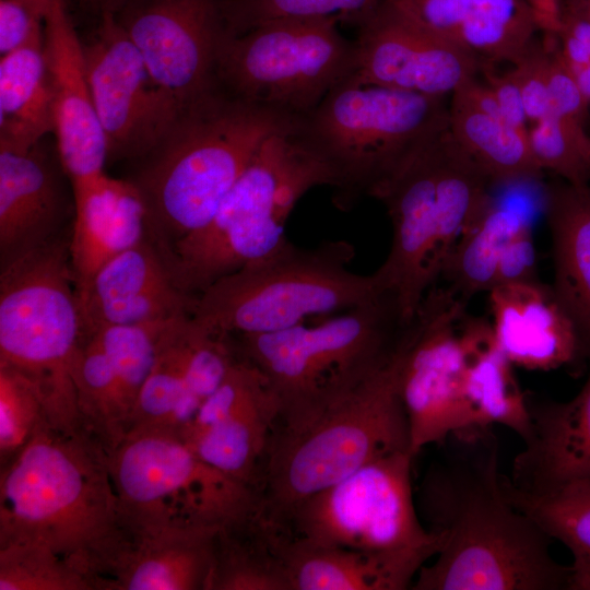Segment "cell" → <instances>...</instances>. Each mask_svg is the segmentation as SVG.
I'll return each instance as SVG.
<instances>
[{"mask_svg": "<svg viewBox=\"0 0 590 590\" xmlns=\"http://www.w3.org/2000/svg\"><path fill=\"white\" fill-rule=\"evenodd\" d=\"M74 215L70 260L76 292L106 262L148 235L146 212L130 180L104 173L71 182Z\"/></svg>", "mask_w": 590, "mask_h": 590, "instance_id": "25", "label": "cell"}, {"mask_svg": "<svg viewBox=\"0 0 590 590\" xmlns=\"http://www.w3.org/2000/svg\"><path fill=\"white\" fill-rule=\"evenodd\" d=\"M438 447L416 506L440 546L411 589L568 590L569 565L554 558L553 540L506 493L493 427L458 430Z\"/></svg>", "mask_w": 590, "mask_h": 590, "instance_id": "1", "label": "cell"}, {"mask_svg": "<svg viewBox=\"0 0 590 590\" xmlns=\"http://www.w3.org/2000/svg\"><path fill=\"white\" fill-rule=\"evenodd\" d=\"M70 236L0 269V363L37 387L52 427L76 434L85 430L71 368L83 326Z\"/></svg>", "mask_w": 590, "mask_h": 590, "instance_id": "9", "label": "cell"}, {"mask_svg": "<svg viewBox=\"0 0 590 590\" xmlns=\"http://www.w3.org/2000/svg\"><path fill=\"white\" fill-rule=\"evenodd\" d=\"M545 42L546 81L552 114L585 127L590 105L560 52L557 35H545Z\"/></svg>", "mask_w": 590, "mask_h": 590, "instance_id": "41", "label": "cell"}, {"mask_svg": "<svg viewBox=\"0 0 590 590\" xmlns=\"http://www.w3.org/2000/svg\"><path fill=\"white\" fill-rule=\"evenodd\" d=\"M534 280H538L536 253L531 226H527L505 248L499 261L495 287Z\"/></svg>", "mask_w": 590, "mask_h": 590, "instance_id": "44", "label": "cell"}, {"mask_svg": "<svg viewBox=\"0 0 590 590\" xmlns=\"http://www.w3.org/2000/svg\"><path fill=\"white\" fill-rule=\"evenodd\" d=\"M495 344L515 367L580 368L585 362L575 327L552 286L539 280L488 292Z\"/></svg>", "mask_w": 590, "mask_h": 590, "instance_id": "22", "label": "cell"}, {"mask_svg": "<svg viewBox=\"0 0 590 590\" xmlns=\"http://www.w3.org/2000/svg\"><path fill=\"white\" fill-rule=\"evenodd\" d=\"M560 10L570 12L590 23V0H560Z\"/></svg>", "mask_w": 590, "mask_h": 590, "instance_id": "49", "label": "cell"}, {"mask_svg": "<svg viewBox=\"0 0 590 590\" xmlns=\"http://www.w3.org/2000/svg\"><path fill=\"white\" fill-rule=\"evenodd\" d=\"M448 122L455 140L493 184L533 180L542 174L530 152L528 130L480 110L457 94L451 95Z\"/></svg>", "mask_w": 590, "mask_h": 590, "instance_id": "31", "label": "cell"}, {"mask_svg": "<svg viewBox=\"0 0 590 590\" xmlns=\"http://www.w3.org/2000/svg\"><path fill=\"white\" fill-rule=\"evenodd\" d=\"M60 173L42 145L0 149V269L71 232Z\"/></svg>", "mask_w": 590, "mask_h": 590, "instance_id": "21", "label": "cell"}, {"mask_svg": "<svg viewBox=\"0 0 590 590\" xmlns=\"http://www.w3.org/2000/svg\"><path fill=\"white\" fill-rule=\"evenodd\" d=\"M493 63L483 62L484 82L494 93L505 120L514 127L528 130V118L522 96L511 69L498 72Z\"/></svg>", "mask_w": 590, "mask_h": 590, "instance_id": "45", "label": "cell"}, {"mask_svg": "<svg viewBox=\"0 0 590 590\" xmlns=\"http://www.w3.org/2000/svg\"><path fill=\"white\" fill-rule=\"evenodd\" d=\"M299 121L217 88L187 108L129 179L160 251L205 226L263 141Z\"/></svg>", "mask_w": 590, "mask_h": 590, "instance_id": "3", "label": "cell"}, {"mask_svg": "<svg viewBox=\"0 0 590 590\" xmlns=\"http://www.w3.org/2000/svg\"><path fill=\"white\" fill-rule=\"evenodd\" d=\"M220 527L128 533L108 590H208Z\"/></svg>", "mask_w": 590, "mask_h": 590, "instance_id": "26", "label": "cell"}, {"mask_svg": "<svg viewBox=\"0 0 590 590\" xmlns=\"http://www.w3.org/2000/svg\"><path fill=\"white\" fill-rule=\"evenodd\" d=\"M0 590H98L95 581L49 547L0 545Z\"/></svg>", "mask_w": 590, "mask_h": 590, "instance_id": "38", "label": "cell"}, {"mask_svg": "<svg viewBox=\"0 0 590 590\" xmlns=\"http://www.w3.org/2000/svg\"><path fill=\"white\" fill-rule=\"evenodd\" d=\"M589 137L585 127L554 114L528 128V143L536 166L571 185L590 181Z\"/></svg>", "mask_w": 590, "mask_h": 590, "instance_id": "39", "label": "cell"}, {"mask_svg": "<svg viewBox=\"0 0 590 590\" xmlns=\"http://www.w3.org/2000/svg\"><path fill=\"white\" fill-rule=\"evenodd\" d=\"M48 421L37 387L16 369L0 363V468Z\"/></svg>", "mask_w": 590, "mask_h": 590, "instance_id": "40", "label": "cell"}, {"mask_svg": "<svg viewBox=\"0 0 590 590\" xmlns=\"http://www.w3.org/2000/svg\"><path fill=\"white\" fill-rule=\"evenodd\" d=\"M384 0H221L225 32L238 34L283 19H333L357 26L367 21Z\"/></svg>", "mask_w": 590, "mask_h": 590, "instance_id": "37", "label": "cell"}, {"mask_svg": "<svg viewBox=\"0 0 590 590\" xmlns=\"http://www.w3.org/2000/svg\"><path fill=\"white\" fill-rule=\"evenodd\" d=\"M587 380L568 401L527 393L530 432L512 461L510 483L540 493L590 480V359Z\"/></svg>", "mask_w": 590, "mask_h": 590, "instance_id": "24", "label": "cell"}, {"mask_svg": "<svg viewBox=\"0 0 590 590\" xmlns=\"http://www.w3.org/2000/svg\"><path fill=\"white\" fill-rule=\"evenodd\" d=\"M587 153H588V160H589V164H590V137H589V141H588Z\"/></svg>", "mask_w": 590, "mask_h": 590, "instance_id": "51", "label": "cell"}, {"mask_svg": "<svg viewBox=\"0 0 590 590\" xmlns=\"http://www.w3.org/2000/svg\"><path fill=\"white\" fill-rule=\"evenodd\" d=\"M547 45L536 39L522 57L511 64L518 83L527 118L536 122L552 114L546 81Z\"/></svg>", "mask_w": 590, "mask_h": 590, "instance_id": "42", "label": "cell"}, {"mask_svg": "<svg viewBox=\"0 0 590 590\" xmlns=\"http://www.w3.org/2000/svg\"><path fill=\"white\" fill-rule=\"evenodd\" d=\"M448 121L444 98L358 81L335 85L300 131L335 179L337 204L373 197L401 163Z\"/></svg>", "mask_w": 590, "mask_h": 590, "instance_id": "10", "label": "cell"}, {"mask_svg": "<svg viewBox=\"0 0 590 590\" xmlns=\"http://www.w3.org/2000/svg\"><path fill=\"white\" fill-rule=\"evenodd\" d=\"M176 319L106 326L90 334L109 361L115 378L118 414L126 436L130 430L139 393L155 362L161 337Z\"/></svg>", "mask_w": 590, "mask_h": 590, "instance_id": "36", "label": "cell"}, {"mask_svg": "<svg viewBox=\"0 0 590 590\" xmlns=\"http://www.w3.org/2000/svg\"><path fill=\"white\" fill-rule=\"evenodd\" d=\"M560 52L590 105V55L585 45L565 30L557 34Z\"/></svg>", "mask_w": 590, "mask_h": 590, "instance_id": "46", "label": "cell"}, {"mask_svg": "<svg viewBox=\"0 0 590 590\" xmlns=\"http://www.w3.org/2000/svg\"><path fill=\"white\" fill-rule=\"evenodd\" d=\"M44 47L51 92L56 152L71 182L104 173L107 142L90 88L83 42L63 0H49Z\"/></svg>", "mask_w": 590, "mask_h": 590, "instance_id": "19", "label": "cell"}, {"mask_svg": "<svg viewBox=\"0 0 590 590\" xmlns=\"http://www.w3.org/2000/svg\"><path fill=\"white\" fill-rule=\"evenodd\" d=\"M90 5L103 12H117L127 0H84Z\"/></svg>", "mask_w": 590, "mask_h": 590, "instance_id": "50", "label": "cell"}, {"mask_svg": "<svg viewBox=\"0 0 590 590\" xmlns=\"http://www.w3.org/2000/svg\"><path fill=\"white\" fill-rule=\"evenodd\" d=\"M127 538L108 452L90 434L63 433L46 421L0 468V545L47 546L108 590Z\"/></svg>", "mask_w": 590, "mask_h": 590, "instance_id": "2", "label": "cell"}, {"mask_svg": "<svg viewBox=\"0 0 590 590\" xmlns=\"http://www.w3.org/2000/svg\"><path fill=\"white\" fill-rule=\"evenodd\" d=\"M409 324L387 292L318 323L229 337L237 355L263 374L278 399L275 430H294L387 363Z\"/></svg>", "mask_w": 590, "mask_h": 590, "instance_id": "7", "label": "cell"}, {"mask_svg": "<svg viewBox=\"0 0 590 590\" xmlns=\"http://www.w3.org/2000/svg\"><path fill=\"white\" fill-rule=\"evenodd\" d=\"M409 451L375 460L295 506L272 526L314 543L357 550L389 564L412 587L435 557L438 535L423 523Z\"/></svg>", "mask_w": 590, "mask_h": 590, "instance_id": "11", "label": "cell"}, {"mask_svg": "<svg viewBox=\"0 0 590 590\" xmlns=\"http://www.w3.org/2000/svg\"><path fill=\"white\" fill-rule=\"evenodd\" d=\"M358 30L352 75L361 82L444 98L481 71L480 59L385 2Z\"/></svg>", "mask_w": 590, "mask_h": 590, "instance_id": "18", "label": "cell"}, {"mask_svg": "<svg viewBox=\"0 0 590 590\" xmlns=\"http://www.w3.org/2000/svg\"><path fill=\"white\" fill-rule=\"evenodd\" d=\"M505 488L516 507L570 551L568 590H590V480L530 493L515 487L505 475Z\"/></svg>", "mask_w": 590, "mask_h": 590, "instance_id": "33", "label": "cell"}, {"mask_svg": "<svg viewBox=\"0 0 590 590\" xmlns=\"http://www.w3.org/2000/svg\"><path fill=\"white\" fill-rule=\"evenodd\" d=\"M291 590H404L411 585L370 554L314 543L270 528Z\"/></svg>", "mask_w": 590, "mask_h": 590, "instance_id": "28", "label": "cell"}, {"mask_svg": "<svg viewBox=\"0 0 590 590\" xmlns=\"http://www.w3.org/2000/svg\"><path fill=\"white\" fill-rule=\"evenodd\" d=\"M49 0H0V54H10L44 35Z\"/></svg>", "mask_w": 590, "mask_h": 590, "instance_id": "43", "label": "cell"}, {"mask_svg": "<svg viewBox=\"0 0 590 590\" xmlns=\"http://www.w3.org/2000/svg\"><path fill=\"white\" fill-rule=\"evenodd\" d=\"M76 294L83 338L106 326L191 315L196 299L177 286L149 235L106 262Z\"/></svg>", "mask_w": 590, "mask_h": 590, "instance_id": "20", "label": "cell"}, {"mask_svg": "<svg viewBox=\"0 0 590 590\" xmlns=\"http://www.w3.org/2000/svg\"><path fill=\"white\" fill-rule=\"evenodd\" d=\"M54 132L44 35L0 59V149L26 151Z\"/></svg>", "mask_w": 590, "mask_h": 590, "instance_id": "29", "label": "cell"}, {"mask_svg": "<svg viewBox=\"0 0 590 590\" xmlns=\"http://www.w3.org/2000/svg\"><path fill=\"white\" fill-rule=\"evenodd\" d=\"M354 247L329 240L302 248L290 240L200 292L191 317L221 335L262 334L365 304L388 291L376 272L350 269Z\"/></svg>", "mask_w": 590, "mask_h": 590, "instance_id": "8", "label": "cell"}, {"mask_svg": "<svg viewBox=\"0 0 590 590\" xmlns=\"http://www.w3.org/2000/svg\"><path fill=\"white\" fill-rule=\"evenodd\" d=\"M560 12V28L577 37L590 55V23L565 10Z\"/></svg>", "mask_w": 590, "mask_h": 590, "instance_id": "48", "label": "cell"}, {"mask_svg": "<svg viewBox=\"0 0 590 590\" xmlns=\"http://www.w3.org/2000/svg\"><path fill=\"white\" fill-rule=\"evenodd\" d=\"M279 414L267 378L238 356L177 434L206 463L257 489Z\"/></svg>", "mask_w": 590, "mask_h": 590, "instance_id": "17", "label": "cell"}, {"mask_svg": "<svg viewBox=\"0 0 590 590\" xmlns=\"http://www.w3.org/2000/svg\"><path fill=\"white\" fill-rule=\"evenodd\" d=\"M421 28L482 62L518 61L539 31L526 0H384Z\"/></svg>", "mask_w": 590, "mask_h": 590, "instance_id": "23", "label": "cell"}, {"mask_svg": "<svg viewBox=\"0 0 590 590\" xmlns=\"http://www.w3.org/2000/svg\"><path fill=\"white\" fill-rule=\"evenodd\" d=\"M117 12L151 75L182 110L216 90L221 0H127Z\"/></svg>", "mask_w": 590, "mask_h": 590, "instance_id": "16", "label": "cell"}, {"mask_svg": "<svg viewBox=\"0 0 590 590\" xmlns=\"http://www.w3.org/2000/svg\"><path fill=\"white\" fill-rule=\"evenodd\" d=\"M326 162L300 132V121L267 138L211 221L163 253L177 286L197 296L219 279L287 241L285 223L317 186L334 187Z\"/></svg>", "mask_w": 590, "mask_h": 590, "instance_id": "6", "label": "cell"}, {"mask_svg": "<svg viewBox=\"0 0 590 590\" xmlns=\"http://www.w3.org/2000/svg\"><path fill=\"white\" fill-rule=\"evenodd\" d=\"M190 318L191 315L177 318L163 332L129 432L157 428L179 433L200 409L189 390L185 368L184 334Z\"/></svg>", "mask_w": 590, "mask_h": 590, "instance_id": "34", "label": "cell"}, {"mask_svg": "<svg viewBox=\"0 0 590 590\" xmlns=\"http://www.w3.org/2000/svg\"><path fill=\"white\" fill-rule=\"evenodd\" d=\"M448 287H432L410 323L399 375L410 452L468 428L464 378L475 317Z\"/></svg>", "mask_w": 590, "mask_h": 590, "instance_id": "14", "label": "cell"}, {"mask_svg": "<svg viewBox=\"0 0 590 590\" xmlns=\"http://www.w3.org/2000/svg\"><path fill=\"white\" fill-rule=\"evenodd\" d=\"M333 19H283L238 34L224 32L216 80L228 94L304 118L354 72L355 43Z\"/></svg>", "mask_w": 590, "mask_h": 590, "instance_id": "13", "label": "cell"}, {"mask_svg": "<svg viewBox=\"0 0 590 590\" xmlns=\"http://www.w3.org/2000/svg\"><path fill=\"white\" fill-rule=\"evenodd\" d=\"M108 464L127 533L221 528L259 510L255 487L206 463L172 430L129 432Z\"/></svg>", "mask_w": 590, "mask_h": 590, "instance_id": "12", "label": "cell"}, {"mask_svg": "<svg viewBox=\"0 0 590 590\" xmlns=\"http://www.w3.org/2000/svg\"><path fill=\"white\" fill-rule=\"evenodd\" d=\"M545 216L551 232L554 293L570 318L583 361L590 359V184L550 185Z\"/></svg>", "mask_w": 590, "mask_h": 590, "instance_id": "27", "label": "cell"}, {"mask_svg": "<svg viewBox=\"0 0 590 590\" xmlns=\"http://www.w3.org/2000/svg\"><path fill=\"white\" fill-rule=\"evenodd\" d=\"M208 590H291L272 533L258 512L219 529Z\"/></svg>", "mask_w": 590, "mask_h": 590, "instance_id": "32", "label": "cell"}, {"mask_svg": "<svg viewBox=\"0 0 590 590\" xmlns=\"http://www.w3.org/2000/svg\"><path fill=\"white\" fill-rule=\"evenodd\" d=\"M533 12L539 31L557 35L560 28V0H526Z\"/></svg>", "mask_w": 590, "mask_h": 590, "instance_id": "47", "label": "cell"}, {"mask_svg": "<svg viewBox=\"0 0 590 590\" xmlns=\"http://www.w3.org/2000/svg\"><path fill=\"white\" fill-rule=\"evenodd\" d=\"M527 226L521 212L493 201L451 250L441 272L446 287L467 303L477 293H488L496 285L505 248Z\"/></svg>", "mask_w": 590, "mask_h": 590, "instance_id": "35", "label": "cell"}, {"mask_svg": "<svg viewBox=\"0 0 590 590\" xmlns=\"http://www.w3.org/2000/svg\"><path fill=\"white\" fill-rule=\"evenodd\" d=\"M408 328L391 358L343 398L294 430H274L257 488L267 523H281L299 503L375 460L410 452L399 389Z\"/></svg>", "mask_w": 590, "mask_h": 590, "instance_id": "5", "label": "cell"}, {"mask_svg": "<svg viewBox=\"0 0 590 590\" xmlns=\"http://www.w3.org/2000/svg\"><path fill=\"white\" fill-rule=\"evenodd\" d=\"M83 52L108 158L141 160L185 110L155 82L115 12L101 14Z\"/></svg>", "mask_w": 590, "mask_h": 590, "instance_id": "15", "label": "cell"}, {"mask_svg": "<svg viewBox=\"0 0 590 590\" xmlns=\"http://www.w3.org/2000/svg\"><path fill=\"white\" fill-rule=\"evenodd\" d=\"M493 182L458 144L447 121L377 189L392 225L375 271L411 323L460 237L493 202Z\"/></svg>", "mask_w": 590, "mask_h": 590, "instance_id": "4", "label": "cell"}, {"mask_svg": "<svg viewBox=\"0 0 590 590\" xmlns=\"http://www.w3.org/2000/svg\"><path fill=\"white\" fill-rule=\"evenodd\" d=\"M514 368L495 344L491 322L475 317L464 378L469 427L502 425L522 441L528 437V398Z\"/></svg>", "mask_w": 590, "mask_h": 590, "instance_id": "30", "label": "cell"}]
</instances>
